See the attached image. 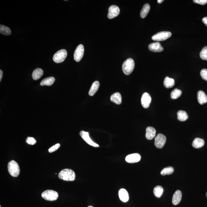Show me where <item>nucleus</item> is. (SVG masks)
Segmentation results:
<instances>
[{"label": "nucleus", "instance_id": "25", "mask_svg": "<svg viewBox=\"0 0 207 207\" xmlns=\"http://www.w3.org/2000/svg\"><path fill=\"white\" fill-rule=\"evenodd\" d=\"M177 117L179 121H185L188 119V116L185 111L180 110L177 112Z\"/></svg>", "mask_w": 207, "mask_h": 207}, {"label": "nucleus", "instance_id": "33", "mask_svg": "<svg viewBox=\"0 0 207 207\" xmlns=\"http://www.w3.org/2000/svg\"><path fill=\"white\" fill-rule=\"evenodd\" d=\"M60 144L59 143L53 145L51 148H50L48 150V151L50 153H52L53 152L57 150L60 148Z\"/></svg>", "mask_w": 207, "mask_h": 207}, {"label": "nucleus", "instance_id": "32", "mask_svg": "<svg viewBox=\"0 0 207 207\" xmlns=\"http://www.w3.org/2000/svg\"><path fill=\"white\" fill-rule=\"evenodd\" d=\"M26 142L29 144L33 145L36 143V140L33 137H28L26 140Z\"/></svg>", "mask_w": 207, "mask_h": 207}, {"label": "nucleus", "instance_id": "3", "mask_svg": "<svg viewBox=\"0 0 207 207\" xmlns=\"http://www.w3.org/2000/svg\"><path fill=\"white\" fill-rule=\"evenodd\" d=\"M8 170L9 174L13 177H17L20 172V167L15 161H12L8 163Z\"/></svg>", "mask_w": 207, "mask_h": 207}, {"label": "nucleus", "instance_id": "35", "mask_svg": "<svg viewBox=\"0 0 207 207\" xmlns=\"http://www.w3.org/2000/svg\"><path fill=\"white\" fill-rule=\"evenodd\" d=\"M202 21L207 27V17H204L203 19H202Z\"/></svg>", "mask_w": 207, "mask_h": 207}, {"label": "nucleus", "instance_id": "29", "mask_svg": "<svg viewBox=\"0 0 207 207\" xmlns=\"http://www.w3.org/2000/svg\"><path fill=\"white\" fill-rule=\"evenodd\" d=\"M174 171V169L171 166L164 168L161 171V174L162 175H169L172 174Z\"/></svg>", "mask_w": 207, "mask_h": 207}, {"label": "nucleus", "instance_id": "26", "mask_svg": "<svg viewBox=\"0 0 207 207\" xmlns=\"http://www.w3.org/2000/svg\"><path fill=\"white\" fill-rule=\"evenodd\" d=\"M163 192V189L161 186H158L155 187L153 190V193L155 197L159 198L162 195Z\"/></svg>", "mask_w": 207, "mask_h": 207}, {"label": "nucleus", "instance_id": "19", "mask_svg": "<svg viewBox=\"0 0 207 207\" xmlns=\"http://www.w3.org/2000/svg\"><path fill=\"white\" fill-rule=\"evenodd\" d=\"M100 84L98 81H96L93 82L92 86L90 87L89 92V95L90 96H93L95 95L99 88Z\"/></svg>", "mask_w": 207, "mask_h": 207}, {"label": "nucleus", "instance_id": "7", "mask_svg": "<svg viewBox=\"0 0 207 207\" xmlns=\"http://www.w3.org/2000/svg\"><path fill=\"white\" fill-rule=\"evenodd\" d=\"M166 142V137L162 134H158L155 139V145L158 148H162Z\"/></svg>", "mask_w": 207, "mask_h": 207}, {"label": "nucleus", "instance_id": "36", "mask_svg": "<svg viewBox=\"0 0 207 207\" xmlns=\"http://www.w3.org/2000/svg\"><path fill=\"white\" fill-rule=\"evenodd\" d=\"M3 75V72L2 70H0V81H1Z\"/></svg>", "mask_w": 207, "mask_h": 207}, {"label": "nucleus", "instance_id": "16", "mask_svg": "<svg viewBox=\"0 0 207 207\" xmlns=\"http://www.w3.org/2000/svg\"><path fill=\"white\" fill-rule=\"evenodd\" d=\"M197 99L198 103L200 104L207 103V96L204 92L202 90H200L197 93Z\"/></svg>", "mask_w": 207, "mask_h": 207}, {"label": "nucleus", "instance_id": "37", "mask_svg": "<svg viewBox=\"0 0 207 207\" xmlns=\"http://www.w3.org/2000/svg\"><path fill=\"white\" fill-rule=\"evenodd\" d=\"M163 0H158L157 2L159 4H161V3H162L163 2Z\"/></svg>", "mask_w": 207, "mask_h": 207}, {"label": "nucleus", "instance_id": "6", "mask_svg": "<svg viewBox=\"0 0 207 207\" xmlns=\"http://www.w3.org/2000/svg\"><path fill=\"white\" fill-rule=\"evenodd\" d=\"M67 56V52L66 50H61L55 53L53 56V60L58 64L62 63L65 59Z\"/></svg>", "mask_w": 207, "mask_h": 207}, {"label": "nucleus", "instance_id": "13", "mask_svg": "<svg viewBox=\"0 0 207 207\" xmlns=\"http://www.w3.org/2000/svg\"><path fill=\"white\" fill-rule=\"evenodd\" d=\"M148 48L150 51L154 52H160L163 51V47L158 42L153 43L149 45Z\"/></svg>", "mask_w": 207, "mask_h": 207}, {"label": "nucleus", "instance_id": "20", "mask_svg": "<svg viewBox=\"0 0 207 207\" xmlns=\"http://www.w3.org/2000/svg\"><path fill=\"white\" fill-rule=\"evenodd\" d=\"M205 145V141L203 139L196 138L192 143V146L194 148H202Z\"/></svg>", "mask_w": 207, "mask_h": 207}, {"label": "nucleus", "instance_id": "15", "mask_svg": "<svg viewBox=\"0 0 207 207\" xmlns=\"http://www.w3.org/2000/svg\"><path fill=\"white\" fill-rule=\"evenodd\" d=\"M156 131L154 128L148 127L146 129L145 137L147 139L151 140L154 138L156 135Z\"/></svg>", "mask_w": 207, "mask_h": 207}, {"label": "nucleus", "instance_id": "12", "mask_svg": "<svg viewBox=\"0 0 207 207\" xmlns=\"http://www.w3.org/2000/svg\"><path fill=\"white\" fill-rule=\"evenodd\" d=\"M140 160V155L137 153L128 155L126 158V161L127 163H130L138 162Z\"/></svg>", "mask_w": 207, "mask_h": 207}, {"label": "nucleus", "instance_id": "14", "mask_svg": "<svg viewBox=\"0 0 207 207\" xmlns=\"http://www.w3.org/2000/svg\"><path fill=\"white\" fill-rule=\"evenodd\" d=\"M119 196L121 201L126 203L129 200L128 192L125 189L122 188L119 192Z\"/></svg>", "mask_w": 207, "mask_h": 207}, {"label": "nucleus", "instance_id": "17", "mask_svg": "<svg viewBox=\"0 0 207 207\" xmlns=\"http://www.w3.org/2000/svg\"><path fill=\"white\" fill-rule=\"evenodd\" d=\"M182 198V192L178 190L174 192L172 198V203L174 205H177L180 203Z\"/></svg>", "mask_w": 207, "mask_h": 207}, {"label": "nucleus", "instance_id": "10", "mask_svg": "<svg viewBox=\"0 0 207 207\" xmlns=\"http://www.w3.org/2000/svg\"><path fill=\"white\" fill-rule=\"evenodd\" d=\"M120 13V9L118 6L112 5L110 6L108 10V17L109 19H112L117 17Z\"/></svg>", "mask_w": 207, "mask_h": 207}, {"label": "nucleus", "instance_id": "28", "mask_svg": "<svg viewBox=\"0 0 207 207\" xmlns=\"http://www.w3.org/2000/svg\"><path fill=\"white\" fill-rule=\"evenodd\" d=\"M0 33L6 35H9L11 33L10 29L6 26L0 25Z\"/></svg>", "mask_w": 207, "mask_h": 207}, {"label": "nucleus", "instance_id": "18", "mask_svg": "<svg viewBox=\"0 0 207 207\" xmlns=\"http://www.w3.org/2000/svg\"><path fill=\"white\" fill-rule=\"evenodd\" d=\"M122 99L121 94L118 92L113 94L111 97V101L117 104H120L122 103Z\"/></svg>", "mask_w": 207, "mask_h": 207}, {"label": "nucleus", "instance_id": "34", "mask_svg": "<svg viewBox=\"0 0 207 207\" xmlns=\"http://www.w3.org/2000/svg\"><path fill=\"white\" fill-rule=\"evenodd\" d=\"M193 2L196 4L204 5L207 3V0H194Z\"/></svg>", "mask_w": 207, "mask_h": 207}, {"label": "nucleus", "instance_id": "8", "mask_svg": "<svg viewBox=\"0 0 207 207\" xmlns=\"http://www.w3.org/2000/svg\"><path fill=\"white\" fill-rule=\"evenodd\" d=\"M84 47L82 44L79 45L76 48L74 54V60L77 62H79L81 60L84 55Z\"/></svg>", "mask_w": 207, "mask_h": 207}, {"label": "nucleus", "instance_id": "27", "mask_svg": "<svg viewBox=\"0 0 207 207\" xmlns=\"http://www.w3.org/2000/svg\"><path fill=\"white\" fill-rule=\"evenodd\" d=\"M182 94V90L176 88L171 92V98L173 99H177L181 96Z\"/></svg>", "mask_w": 207, "mask_h": 207}, {"label": "nucleus", "instance_id": "4", "mask_svg": "<svg viewBox=\"0 0 207 207\" xmlns=\"http://www.w3.org/2000/svg\"><path fill=\"white\" fill-rule=\"evenodd\" d=\"M42 197L45 200L54 201L57 200L59 197V194L54 190H46L42 194Z\"/></svg>", "mask_w": 207, "mask_h": 207}, {"label": "nucleus", "instance_id": "5", "mask_svg": "<svg viewBox=\"0 0 207 207\" xmlns=\"http://www.w3.org/2000/svg\"><path fill=\"white\" fill-rule=\"evenodd\" d=\"M172 34L170 32L163 31L158 32L153 35L152 39L155 41H163L170 38Z\"/></svg>", "mask_w": 207, "mask_h": 207}, {"label": "nucleus", "instance_id": "30", "mask_svg": "<svg viewBox=\"0 0 207 207\" xmlns=\"http://www.w3.org/2000/svg\"><path fill=\"white\" fill-rule=\"evenodd\" d=\"M200 56L202 59L207 60V46L202 49L200 53Z\"/></svg>", "mask_w": 207, "mask_h": 207}, {"label": "nucleus", "instance_id": "11", "mask_svg": "<svg viewBox=\"0 0 207 207\" xmlns=\"http://www.w3.org/2000/svg\"><path fill=\"white\" fill-rule=\"evenodd\" d=\"M141 101L142 106L143 108L146 109L149 107L151 102V97L148 93H145L142 95Z\"/></svg>", "mask_w": 207, "mask_h": 207}, {"label": "nucleus", "instance_id": "9", "mask_svg": "<svg viewBox=\"0 0 207 207\" xmlns=\"http://www.w3.org/2000/svg\"><path fill=\"white\" fill-rule=\"evenodd\" d=\"M80 134L81 138L89 145L95 148H99V145L95 143L90 139L88 132L82 130L80 132Z\"/></svg>", "mask_w": 207, "mask_h": 207}, {"label": "nucleus", "instance_id": "38", "mask_svg": "<svg viewBox=\"0 0 207 207\" xmlns=\"http://www.w3.org/2000/svg\"><path fill=\"white\" fill-rule=\"evenodd\" d=\"M88 207H94L93 206H89Z\"/></svg>", "mask_w": 207, "mask_h": 207}, {"label": "nucleus", "instance_id": "31", "mask_svg": "<svg viewBox=\"0 0 207 207\" xmlns=\"http://www.w3.org/2000/svg\"><path fill=\"white\" fill-rule=\"evenodd\" d=\"M200 75L203 80L207 81V69H202L200 72Z\"/></svg>", "mask_w": 207, "mask_h": 207}, {"label": "nucleus", "instance_id": "24", "mask_svg": "<svg viewBox=\"0 0 207 207\" xmlns=\"http://www.w3.org/2000/svg\"><path fill=\"white\" fill-rule=\"evenodd\" d=\"M164 85L166 88H172L174 85V79L170 78L169 77H166L164 80Z\"/></svg>", "mask_w": 207, "mask_h": 207}, {"label": "nucleus", "instance_id": "23", "mask_svg": "<svg viewBox=\"0 0 207 207\" xmlns=\"http://www.w3.org/2000/svg\"><path fill=\"white\" fill-rule=\"evenodd\" d=\"M150 6L148 4L144 5L143 8L141 11L140 16L142 19L145 18L148 15L149 12L150 10Z\"/></svg>", "mask_w": 207, "mask_h": 207}, {"label": "nucleus", "instance_id": "21", "mask_svg": "<svg viewBox=\"0 0 207 207\" xmlns=\"http://www.w3.org/2000/svg\"><path fill=\"white\" fill-rule=\"evenodd\" d=\"M55 81V78L53 77H50L43 79L40 82V85L42 86H51L53 85Z\"/></svg>", "mask_w": 207, "mask_h": 207}, {"label": "nucleus", "instance_id": "2", "mask_svg": "<svg viewBox=\"0 0 207 207\" xmlns=\"http://www.w3.org/2000/svg\"><path fill=\"white\" fill-rule=\"evenodd\" d=\"M135 67V63L133 59L129 58L123 64L122 69L126 75H129L133 72Z\"/></svg>", "mask_w": 207, "mask_h": 207}, {"label": "nucleus", "instance_id": "1", "mask_svg": "<svg viewBox=\"0 0 207 207\" xmlns=\"http://www.w3.org/2000/svg\"><path fill=\"white\" fill-rule=\"evenodd\" d=\"M59 177L63 180L72 182L75 180L76 174L72 170L66 169L60 171Z\"/></svg>", "mask_w": 207, "mask_h": 207}, {"label": "nucleus", "instance_id": "22", "mask_svg": "<svg viewBox=\"0 0 207 207\" xmlns=\"http://www.w3.org/2000/svg\"><path fill=\"white\" fill-rule=\"evenodd\" d=\"M43 71L40 68H37L34 70L32 74V78L34 80H37L39 79L43 75Z\"/></svg>", "mask_w": 207, "mask_h": 207}]
</instances>
